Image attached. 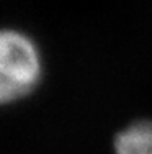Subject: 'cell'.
Instances as JSON below:
<instances>
[{"instance_id":"1","label":"cell","mask_w":152,"mask_h":154,"mask_svg":"<svg viewBox=\"0 0 152 154\" xmlns=\"http://www.w3.org/2000/svg\"><path fill=\"white\" fill-rule=\"evenodd\" d=\"M39 72L41 61L33 43L16 31H0V103L26 95Z\"/></svg>"},{"instance_id":"2","label":"cell","mask_w":152,"mask_h":154,"mask_svg":"<svg viewBox=\"0 0 152 154\" xmlns=\"http://www.w3.org/2000/svg\"><path fill=\"white\" fill-rule=\"evenodd\" d=\"M116 154H152V122H141L116 139Z\"/></svg>"}]
</instances>
